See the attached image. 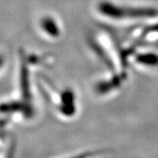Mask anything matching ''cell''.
<instances>
[{"instance_id":"cell-1","label":"cell","mask_w":158,"mask_h":158,"mask_svg":"<svg viewBox=\"0 0 158 158\" xmlns=\"http://www.w3.org/2000/svg\"><path fill=\"white\" fill-rule=\"evenodd\" d=\"M126 6L114 5L113 3L104 2L99 5V11L103 15L113 19H127V18L152 17L156 12L152 9L142 8H125Z\"/></svg>"}]
</instances>
